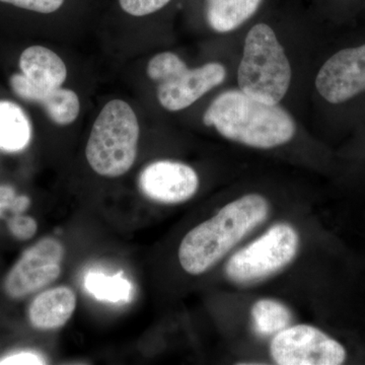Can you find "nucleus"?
I'll return each mask as SVG.
<instances>
[{"label": "nucleus", "instance_id": "nucleus-1", "mask_svg": "<svg viewBox=\"0 0 365 365\" xmlns=\"http://www.w3.org/2000/svg\"><path fill=\"white\" fill-rule=\"evenodd\" d=\"M203 123L228 140L261 150L287 144L297 132L294 117L279 104H266L241 90L217 96L204 113Z\"/></svg>", "mask_w": 365, "mask_h": 365}, {"label": "nucleus", "instance_id": "nucleus-2", "mask_svg": "<svg viewBox=\"0 0 365 365\" xmlns=\"http://www.w3.org/2000/svg\"><path fill=\"white\" fill-rule=\"evenodd\" d=\"M269 210L265 197L248 194L190 230L179 248V261L185 272L200 275L213 267L232 247L265 222Z\"/></svg>", "mask_w": 365, "mask_h": 365}, {"label": "nucleus", "instance_id": "nucleus-3", "mask_svg": "<svg viewBox=\"0 0 365 365\" xmlns=\"http://www.w3.org/2000/svg\"><path fill=\"white\" fill-rule=\"evenodd\" d=\"M292 71L284 48L273 29L257 24L247 34L239 69V90L269 105H278L287 96Z\"/></svg>", "mask_w": 365, "mask_h": 365}, {"label": "nucleus", "instance_id": "nucleus-4", "mask_svg": "<svg viewBox=\"0 0 365 365\" xmlns=\"http://www.w3.org/2000/svg\"><path fill=\"white\" fill-rule=\"evenodd\" d=\"M139 124L130 106L113 100L103 108L86 144V160L100 176H123L135 163Z\"/></svg>", "mask_w": 365, "mask_h": 365}, {"label": "nucleus", "instance_id": "nucleus-5", "mask_svg": "<svg viewBox=\"0 0 365 365\" xmlns=\"http://www.w3.org/2000/svg\"><path fill=\"white\" fill-rule=\"evenodd\" d=\"M146 72L148 78L158 83V102L170 112L181 111L193 105L208 91L222 85L227 78L222 63L209 62L190 69L172 52L153 57Z\"/></svg>", "mask_w": 365, "mask_h": 365}, {"label": "nucleus", "instance_id": "nucleus-6", "mask_svg": "<svg viewBox=\"0 0 365 365\" xmlns=\"http://www.w3.org/2000/svg\"><path fill=\"white\" fill-rule=\"evenodd\" d=\"M299 246V237L294 227L277 223L235 253L227 262L225 273L237 284L265 279L294 260Z\"/></svg>", "mask_w": 365, "mask_h": 365}, {"label": "nucleus", "instance_id": "nucleus-7", "mask_svg": "<svg viewBox=\"0 0 365 365\" xmlns=\"http://www.w3.org/2000/svg\"><path fill=\"white\" fill-rule=\"evenodd\" d=\"M270 351L280 365H339L346 359L345 348L338 341L309 325L287 327L276 334Z\"/></svg>", "mask_w": 365, "mask_h": 365}, {"label": "nucleus", "instance_id": "nucleus-8", "mask_svg": "<svg viewBox=\"0 0 365 365\" xmlns=\"http://www.w3.org/2000/svg\"><path fill=\"white\" fill-rule=\"evenodd\" d=\"M66 255L63 245L46 237L26 250L11 269L6 280V292L13 299H21L51 284L61 274Z\"/></svg>", "mask_w": 365, "mask_h": 365}, {"label": "nucleus", "instance_id": "nucleus-9", "mask_svg": "<svg viewBox=\"0 0 365 365\" xmlns=\"http://www.w3.org/2000/svg\"><path fill=\"white\" fill-rule=\"evenodd\" d=\"M317 91L330 104H342L365 91V44L327 60L317 74Z\"/></svg>", "mask_w": 365, "mask_h": 365}, {"label": "nucleus", "instance_id": "nucleus-10", "mask_svg": "<svg viewBox=\"0 0 365 365\" xmlns=\"http://www.w3.org/2000/svg\"><path fill=\"white\" fill-rule=\"evenodd\" d=\"M138 185L144 195L155 202L179 204L195 195L199 177L188 165L158 160L141 172Z\"/></svg>", "mask_w": 365, "mask_h": 365}, {"label": "nucleus", "instance_id": "nucleus-11", "mask_svg": "<svg viewBox=\"0 0 365 365\" xmlns=\"http://www.w3.org/2000/svg\"><path fill=\"white\" fill-rule=\"evenodd\" d=\"M11 86L19 97L42 106L54 123L66 126L73 123L78 116L81 104L73 91L61 88L42 90L33 86L23 74H14Z\"/></svg>", "mask_w": 365, "mask_h": 365}, {"label": "nucleus", "instance_id": "nucleus-12", "mask_svg": "<svg viewBox=\"0 0 365 365\" xmlns=\"http://www.w3.org/2000/svg\"><path fill=\"white\" fill-rule=\"evenodd\" d=\"M76 295L71 288L59 287L45 290L31 304L29 319L38 330H57L71 319L76 309Z\"/></svg>", "mask_w": 365, "mask_h": 365}, {"label": "nucleus", "instance_id": "nucleus-13", "mask_svg": "<svg viewBox=\"0 0 365 365\" xmlns=\"http://www.w3.org/2000/svg\"><path fill=\"white\" fill-rule=\"evenodd\" d=\"M21 74L36 88L52 90L61 88L66 81L67 69L56 53L43 46H32L21 53Z\"/></svg>", "mask_w": 365, "mask_h": 365}, {"label": "nucleus", "instance_id": "nucleus-14", "mask_svg": "<svg viewBox=\"0 0 365 365\" xmlns=\"http://www.w3.org/2000/svg\"><path fill=\"white\" fill-rule=\"evenodd\" d=\"M263 0H206V20L215 32H232L258 11Z\"/></svg>", "mask_w": 365, "mask_h": 365}, {"label": "nucleus", "instance_id": "nucleus-15", "mask_svg": "<svg viewBox=\"0 0 365 365\" xmlns=\"http://www.w3.org/2000/svg\"><path fill=\"white\" fill-rule=\"evenodd\" d=\"M32 128L25 112L14 103L0 101V150H23L30 143Z\"/></svg>", "mask_w": 365, "mask_h": 365}, {"label": "nucleus", "instance_id": "nucleus-16", "mask_svg": "<svg viewBox=\"0 0 365 365\" xmlns=\"http://www.w3.org/2000/svg\"><path fill=\"white\" fill-rule=\"evenodd\" d=\"M255 331L260 336H275L289 326L292 313L277 300H258L252 307Z\"/></svg>", "mask_w": 365, "mask_h": 365}, {"label": "nucleus", "instance_id": "nucleus-17", "mask_svg": "<svg viewBox=\"0 0 365 365\" xmlns=\"http://www.w3.org/2000/svg\"><path fill=\"white\" fill-rule=\"evenodd\" d=\"M86 290L96 299L110 302H128L132 294L131 283L121 274L107 276L91 272L85 280Z\"/></svg>", "mask_w": 365, "mask_h": 365}, {"label": "nucleus", "instance_id": "nucleus-18", "mask_svg": "<svg viewBox=\"0 0 365 365\" xmlns=\"http://www.w3.org/2000/svg\"><path fill=\"white\" fill-rule=\"evenodd\" d=\"M170 0H119L120 6L127 14L143 16L155 13L167 6Z\"/></svg>", "mask_w": 365, "mask_h": 365}, {"label": "nucleus", "instance_id": "nucleus-19", "mask_svg": "<svg viewBox=\"0 0 365 365\" xmlns=\"http://www.w3.org/2000/svg\"><path fill=\"white\" fill-rule=\"evenodd\" d=\"M9 232L21 241L32 239L38 230V223L31 216L14 215L7 222Z\"/></svg>", "mask_w": 365, "mask_h": 365}, {"label": "nucleus", "instance_id": "nucleus-20", "mask_svg": "<svg viewBox=\"0 0 365 365\" xmlns=\"http://www.w3.org/2000/svg\"><path fill=\"white\" fill-rule=\"evenodd\" d=\"M4 4H13L20 9L40 14H52L58 11L64 0H0Z\"/></svg>", "mask_w": 365, "mask_h": 365}, {"label": "nucleus", "instance_id": "nucleus-21", "mask_svg": "<svg viewBox=\"0 0 365 365\" xmlns=\"http://www.w3.org/2000/svg\"><path fill=\"white\" fill-rule=\"evenodd\" d=\"M45 359L37 352L21 351L7 355L0 359V365H39L45 364Z\"/></svg>", "mask_w": 365, "mask_h": 365}, {"label": "nucleus", "instance_id": "nucleus-22", "mask_svg": "<svg viewBox=\"0 0 365 365\" xmlns=\"http://www.w3.org/2000/svg\"><path fill=\"white\" fill-rule=\"evenodd\" d=\"M16 196L11 187L0 186V220L6 216L7 211L11 212Z\"/></svg>", "mask_w": 365, "mask_h": 365}, {"label": "nucleus", "instance_id": "nucleus-23", "mask_svg": "<svg viewBox=\"0 0 365 365\" xmlns=\"http://www.w3.org/2000/svg\"><path fill=\"white\" fill-rule=\"evenodd\" d=\"M31 200L29 197L26 196H16V200H14L13 209L11 212L14 215H23L24 212L30 206Z\"/></svg>", "mask_w": 365, "mask_h": 365}]
</instances>
